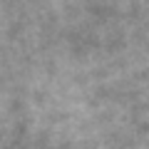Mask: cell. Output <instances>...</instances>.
Here are the masks:
<instances>
[]
</instances>
